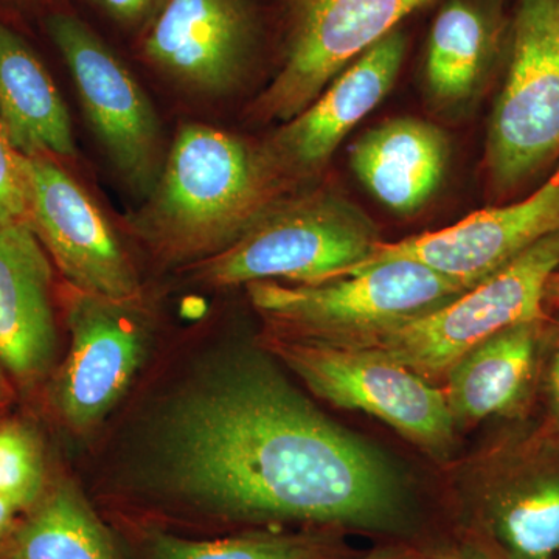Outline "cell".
I'll list each match as a JSON object with an SVG mask.
<instances>
[{
	"label": "cell",
	"mask_w": 559,
	"mask_h": 559,
	"mask_svg": "<svg viewBox=\"0 0 559 559\" xmlns=\"http://www.w3.org/2000/svg\"><path fill=\"white\" fill-rule=\"evenodd\" d=\"M404 55L406 36L396 28L349 62L310 106L261 140L264 156L290 189L325 170L344 139L392 90Z\"/></svg>",
	"instance_id": "cell-13"
},
{
	"label": "cell",
	"mask_w": 559,
	"mask_h": 559,
	"mask_svg": "<svg viewBox=\"0 0 559 559\" xmlns=\"http://www.w3.org/2000/svg\"><path fill=\"white\" fill-rule=\"evenodd\" d=\"M547 392H549L551 412H554V417L557 419V429H559V340L554 356H551Z\"/></svg>",
	"instance_id": "cell-27"
},
{
	"label": "cell",
	"mask_w": 559,
	"mask_h": 559,
	"mask_svg": "<svg viewBox=\"0 0 559 559\" xmlns=\"http://www.w3.org/2000/svg\"><path fill=\"white\" fill-rule=\"evenodd\" d=\"M421 558V554L418 551L409 550V549H393V550H382L377 551V554H371L369 557L360 558V559H419Z\"/></svg>",
	"instance_id": "cell-29"
},
{
	"label": "cell",
	"mask_w": 559,
	"mask_h": 559,
	"mask_svg": "<svg viewBox=\"0 0 559 559\" xmlns=\"http://www.w3.org/2000/svg\"><path fill=\"white\" fill-rule=\"evenodd\" d=\"M419 559H499L488 551L481 549V547H457V549H448L443 551H437V554L430 555V557H423Z\"/></svg>",
	"instance_id": "cell-28"
},
{
	"label": "cell",
	"mask_w": 559,
	"mask_h": 559,
	"mask_svg": "<svg viewBox=\"0 0 559 559\" xmlns=\"http://www.w3.org/2000/svg\"><path fill=\"white\" fill-rule=\"evenodd\" d=\"M267 352L319 399L377 417L433 457L454 443V417L443 389L377 349L271 336Z\"/></svg>",
	"instance_id": "cell-7"
},
{
	"label": "cell",
	"mask_w": 559,
	"mask_h": 559,
	"mask_svg": "<svg viewBox=\"0 0 559 559\" xmlns=\"http://www.w3.org/2000/svg\"><path fill=\"white\" fill-rule=\"evenodd\" d=\"M246 286L271 336L340 347H360L468 290L407 259L314 285L263 280Z\"/></svg>",
	"instance_id": "cell-3"
},
{
	"label": "cell",
	"mask_w": 559,
	"mask_h": 559,
	"mask_svg": "<svg viewBox=\"0 0 559 559\" xmlns=\"http://www.w3.org/2000/svg\"><path fill=\"white\" fill-rule=\"evenodd\" d=\"M558 270L559 230L439 310L382 333L360 348L377 349L428 381L447 377L481 342L510 326L543 319L546 285Z\"/></svg>",
	"instance_id": "cell-6"
},
{
	"label": "cell",
	"mask_w": 559,
	"mask_h": 559,
	"mask_svg": "<svg viewBox=\"0 0 559 559\" xmlns=\"http://www.w3.org/2000/svg\"><path fill=\"white\" fill-rule=\"evenodd\" d=\"M87 2L120 27L143 33L151 22L156 20L167 0H87Z\"/></svg>",
	"instance_id": "cell-25"
},
{
	"label": "cell",
	"mask_w": 559,
	"mask_h": 559,
	"mask_svg": "<svg viewBox=\"0 0 559 559\" xmlns=\"http://www.w3.org/2000/svg\"><path fill=\"white\" fill-rule=\"evenodd\" d=\"M7 399H9V388H7V382L0 374V406L5 403Z\"/></svg>",
	"instance_id": "cell-31"
},
{
	"label": "cell",
	"mask_w": 559,
	"mask_h": 559,
	"mask_svg": "<svg viewBox=\"0 0 559 559\" xmlns=\"http://www.w3.org/2000/svg\"><path fill=\"white\" fill-rule=\"evenodd\" d=\"M559 162V0H518L506 76L485 143L484 171L496 204L520 200Z\"/></svg>",
	"instance_id": "cell-4"
},
{
	"label": "cell",
	"mask_w": 559,
	"mask_h": 559,
	"mask_svg": "<svg viewBox=\"0 0 559 559\" xmlns=\"http://www.w3.org/2000/svg\"><path fill=\"white\" fill-rule=\"evenodd\" d=\"M135 485L224 521L399 527V481L370 447L330 421L249 353L201 362L154 409Z\"/></svg>",
	"instance_id": "cell-1"
},
{
	"label": "cell",
	"mask_w": 559,
	"mask_h": 559,
	"mask_svg": "<svg viewBox=\"0 0 559 559\" xmlns=\"http://www.w3.org/2000/svg\"><path fill=\"white\" fill-rule=\"evenodd\" d=\"M50 257L28 224L0 227V367L38 384L57 358Z\"/></svg>",
	"instance_id": "cell-15"
},
{
	"label": "cell",
	"mask_w": 559,
	"mask_h": 559,
	"mask_svg": "<svg viewBox=\"0 0 559 559\" xmlns=\"http://www.w3.org/2000/svg\"><path fill=\"white\" fill-rule=\"evenodd\" d=\"M498 11L484 0H447L432 22L425 80L432 100L457 106L477 91L499 47Z\"/></svg>",
	"instance_id": "cell-20"
},
{
	"label": "cell",
	"mask_w": 559,
	"mask_h": 559,
	"mask_svg": "<svg viewBox=\"0 0 559 559\" xmlns=\"http://www.w3.org/2000/svg\"><path fill=\"white\" fill-rule=\"evenodd\" d=\"M499 477L480 507L481 527L499 559L559 557V451L520 459Z\"/></svg>",
	"instance_id": "cell-17"
},
{
	"label": "cell",
	"mask_w": 559,
	"mask_h": 559,
	"mask_svg": "<svg viewBox=\"0 0 559 559\" xmlns=\"http://www.w3.org/2000/svg\"><path fill=\"white\" fill-rule=\"evenodd\" d=\"M255 38L248 0H167L142 33L140 49L165 79L216 97L240 83Z\"/></svg>",
	"instance_id": "cell-14"
},
{
	"label": "cell",
	"mask_w": 559,
	"mask_h": 559,
	"mask_svg": "<svg viewBox=\"0 0 559 559\" xmlns=\"http://www.w3.org/2000/svg\"><path fill=\"white\" fill-rule=\"evenodd\" d=\"M46 31L114 167L135 193L148 197L167 156L148 95L108 44L75 14L50 13Z\"/></svg>",
	"instance_id": "cell-9"
},
{
	"label": "cell",
	"mask_w": 559,
	"mask_h": 559,
	"mask_svg": "<svg viewBox=\"0 0 559 559\" xmlns=\"http://www.w3.org/2000/svg\"><path fill=\"white\" fill-rule=\"evenodd\" d=\"M381 241L362 209L318 187L275 202L230 248L190 270L213 288L278 278L314 285L344 277Z\"/></svg>",
	"instance_id": "cell-5"
},
{
	"label": "cell",
	"mask_w": 559,
	"mask_h": 559,
	"mask_svg": "<svg viewBox=\"0 0 559 559\" xmlns=\"http://www.w3.org/2000/svg\"><path fill=\"white\" fill-rule=\"evenodd\" d=\"M549 441L559 451V429H555L549 437Z\"/></svg>",
	"instance_id": "cell-33"
},
{
	"label": "cell",
	"mask_w": 559,
	"mask_h": 559,
	"mask_svg": "<svg viewBox=\"0 0 559 559\" xmlns=\"http://www.w3.org/2000/svg\"><path fill=\"white\" fill-rule=\"evenodd\" d=\"M33 2H39V0H0V5H25Z\"/></svg>",
	"instance_id": "cell-32"
},
{
	"label": "cell",
	"mask_w": 559,
	"mask_h": 559,
	"mask_svg": "<svg viewBox=\"0 0 559 559\" xmlns=\"http://www.w3.org/2000/svg\"><path fill=\"white\" fill-rule=\"evenodd\" d=\"M544 304L559 310V270L550 275L546 285V294H544Z\"/></svg>",
	"instance_id": "cell-30"
},
{
	"label": "cell",
	"mask_w": 559,
	"mask_h": 559,
	"mask_svg": "<svg viewBox=\"0 0 559 559\" xmlns=\"http://www.w3.org/2000/svg\"><path fill=\"white\" fill-rule=\"evenodd\" d=\"M344 550L326 533L255 532L213 540H193L156 532L148 559H340Z\"/></svg>",
	"instance_id": "cell-22"
},
{
	"label": "cell",
	"mask_w": 559,
	"mask_h": 559,
	"mask_svg": "<svg viewBox=\"0 0 559 559\" xmlns=\"http://www.w3.org/2000/svg\"><path fill=\"white\" fill-rule=\"evenodd\" d=\"M24 513L20 507L14 506L11 500L0 496V546L5 543L7 538L11 535L21 514Z\"/></svg>",
	"instance_id": "cell-26"
},
{
	"label": "cell",
	"mask_w": 559,
	"mask_h": 559,
	"mask_svg": "<svg viewBox=\"0 0 559 559\" xmlns=\"http://www.w3.org/2000/svg\"><path fill=\"white\" fill-rule=\"evenodd\" d=\"M0 559H123L116 540L81 489L50 480L0 546Z\"/></svg>",
	"instance_id": "cell-21"
},
{
	"label": "cell",
	"mask_w": 559,
	"mask_h": 559,
	"mask_svg": "<svg viewBox=\"0 0 559 559\" xmlns=\"http://www.w3.org/2000/svg\"><path fill=\"white\" fill-rule=\"evenodd\" d=\"M140 300L109 299L69 286L70 345L51 382L50 401L75 432L102 425L145 362L153 333Z\"/></svg>",
	"instance_id": "cell-10"
},
{
	"label": "cell",
	"mask_w": 559,
	"mask_h": 559,
	"mask_svg": "<svg viewBox=\"0 0 559 559\" xmlns=\"http://www.w3.org/2000/svg\"><path fill=\"white\" fill-rule=\"evenodd\" d=\"M294 191L272 168L260 142L207 124H186L130 226L157 260L194 266L230 248Z\"/></svg>",
	"instance_id": "cell-2"
},
{
	"label": "cell",
	"mask_w": 559,
	"mask_h": 559,
	"mask_svg": "<svg viewBox=\"0 0 559 559\" xmlns=\"http://www.w3.org/2000/svg\"><path fill=\"white\" fill-rule=\"evenodd\" d=\"M448 162L447 134L415 117L382 121L364 132L349 150L352 170L396 215H412L432 200Z\"/></svg>",
	"instance_id": "cell-16"
},
{
	"label": "cell",
	"mask_w": 559,
	"mask_h": 559,
	"mask_svg": "<svg viewBox=\"0 0 559 559\" xmlns=\"http://www.w3.org/2000/svg\"><path fill=\"white\" fill-rule=\"evenodd\" d=\"M27 167L28 226L68 285L109 299H142L130 253L91 194L53 157H27Z\"/></svg>",
	"instance_id": "cell-11"
},
{
	"label": "cell",
	"mask_w": 559,
	"mask_h": 559,
	"mask_svg": "<svg viewBox=\"0 0 559 559\" xmlns=\"http://www.w3.org/2000/svg\"><path fill=\"white\" fill-rule=\"evenodd\" d=\"M558 230L559 162L549 178L520 200L480 210L444 229L381 241L344 277L384 261L407 259L471 289Z\"/></svg>",
	"instance_id": "cell-12"
},
{
	"label": "cell",
	"mask_w": 559,
	"mask_h": 559,
	"mask_svg": "<svg viewBox=\"0 0 559 559\" xmlns=\"http://www.w3.org/2000/svg\"><path fill=\"white\" fill-rule=\"evenodd\" d=\"M49 484L39 433L20 419L0 421V496L25 513Z\"/></svg>",
	"instance_id": "cell-23"
},
{
	"label": "cell",
	"mask_w": 559,
	"mask_h": 559,
	"mask_svg": "<svg viewBox=\"0 0 559 559\" xmlns=\"http://www.w3.org/2000/svg\"><path fill=\"white\" fill-rule=\"evenodd\" d=\"M543 319L500 331L448 371L444 389L454 421L510 415L527 399L535 378Z\"/></svg>",
	"instance_id": "cell-19"
},
{
	"label": "cell",
	"mask_w": 559,
	"mask_h": 559,
	"mask_svg": "<svg viewBox=\"0 0 559 559\" xmlns=\"http://www.w3.org/2000/svg\"><path fill=\"white\" fill-rule=\"evenodd\" d=\"M31 182L27 156L11 142L0 120V227L28 224Z\"/></svg>",
	"instance_id": "cell-24"
},
{
	"label": "cell",
	"mask_w": 559,
	"mask_h": 559,
	"mask_svg": "<svg viewBox=\"0 0 559 559\" xmlns=\"http://www.w3.org/2000/svg\"><path fill=\"white\" fill-rule=\"evenodd\" d=\"M0 120L24 156H75L72 121L28 40L0 21Z\"/></svg>",
	"instance_id": "cell-18"
},
{
	"label": "cell",
	"mask_w": 559,
	"mask_h": 559,
	"mask_svg": "<svg viewBox=\"0 0 559 559\" xmlns=\"http://www.w3.org/2000/svg\"><path fill=\"white\" fill-rule=\"evenodd\" d=\"M439 0H280L286 50L277 75L249 108L261 123H285L364 51L415 11Z\"/></svg>",
	"instance_id": "cell-8"
}]
</instances>
